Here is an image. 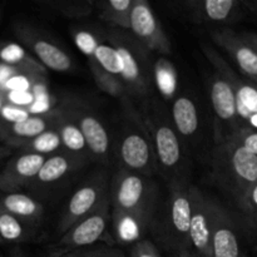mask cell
<instances>
[{
	"instance_id": "6da1fadb",
	"label": "cell",
	"mask_w": 257,
	"mask_h": 257,
	"mask_svg": "<svg viewBox=\"0 0 257 257\" xmlns=\"http://www.w3.org/2000/svg\"><path fill=\"white\" fill-rule=\"evenodd\" d=\"M212 173L218 186L241 210L248 191L257 183V156L227 137L213 150Z\"/></svg>"
},
{
	"instance_id": "7a4b0ae2",
	"label": "cell",
	"mask_w": 257,
	"mask_h": 257,
	"mask_svg": "<svg viewBox=\"0 0 257 257\" xmlns=\"http://www.w3.org/2000/svg\"><path fill=\"white\" fill-rule=\"evenodd\" d=\"M112 212H131L157 201V188L146 176L118 170L109 183Z\"/></svg>"
},
{
	"instance_id": "3957f363",
	"label": "cell",
	"mask_w": 257,
	"mask_h": 257,
	"mask_svg": "<svg viewBox=\"0 0 257 257\" xmlns=\"http://www.w3.org/2000/svg\"><path fill=\"white\" fill-rule=\"evenodd\" d=\"M109 221H112V207H110L109 193L97 206L94 211L75 223L64 235H62L57 243V255L72 252L75 250L92 246L97 241L104 237Z\"/></svg>"
},
{
	"instance_id": "277c9868",
	"label": "cell",
	"mask_w": 257,
	"mask_h": 257,
	"mask_svg": "<svg viewBox=\"0 0 257 257\" xmlns=\"http://www.w3.org/2000/svg\"><path fill=\"white\" fill-rule=\"evenodd\" d=\"M109 193V181L105 173H98L83 183L72 195L63 210L57 231L64 235L72 226L89 215Z\"/></svg>"
},
{
	"instance_id": "5b68a950",
	"label": "cell",
	"mask_w": 257,
	"mask_h": 257,
	"mask_svg": "<svg viewBox=\"0 0 257 257\" xmlns=\"http://www.w3.org/2000/svg\"><path fill=\"white\" fill-rule=\"evenodd\" d=\"M109 43L119 54L122 62V72L119 77L127 88L128 94L136 97L147 94L150 90V80L145 68L146 50L118 33L110 35Z\"/></svg>"
},
{
	"instance_id": "8992f818",
	"label": "cell",
	"mask_w": 257,
	"mask_h": 257,
	"mask_svg": "<svg viewBox=\"0 0 257 257\" xmlns=\"http://www.w3.org/2000/svg\"><path fill=\"white\" fill-rule=\"evenodd\" d=\"M202 50L208 62L215 67L216 72L220 73L232 85L236 94L237 114L241 125L257 130V85L241 80L240 77L225 62V59L220 57L212 48L202 45Z\"/></svg>"
},
{
	"instance_id": "52a82bcc",
	"label": "cell",
	"mask_w": 257,
	"mask_h": 257,
	"mask_svg": "<svg viewBox=\"0 0 257 257\" xmlns=\"http://www.w3.org/2000/svg\"><path fill=\"white\" fill-rule=\"evenodd\" d=\"M130 32L146 52L171 54V42L152 8L145 0H135L131 13Z\"/></svg>"
},
{
	"instance_id": "ba28073f",
	"label": "cell",
	"mask_w": 257,
	"mask_h": 257,
	"mask_svg": "<svg viewBox=\"0 0 257 257\" xmlns=\"http://www.w3.org/2000/svg\"><path fill=\"white\" fill-rule=\"evenodd\" d=\"M117 157L120 163V170L130 171L142 176H150L155 172L157 160L151 143L150 136L145 131H124L117 148Z\"/></svg>"
},
{
	"instance_id": "9c48e42d",
	"label": "cell",
	"mask_w": 257,
	"mask_h": 257,
	"mask_svg": "<svg viewBox=\"0 0 257 257\" xmlns=\"http://www.w3.org/2000/svg\"><path fill=\"white\" fill-rule=\"evenodd\" d=\"M191 228L190 242L200 257H212V226L215 201L203 195L200 188L190 186Z\"/></svg>"
},
{
	"instance_id": "30bf717a",
	"label": "cell",
	"mask_w": 257,
	"mask_h": 257,
	"mask_svg": "<svg viewBox=\"0 0 257 257\" xmlns=\"http://www.w3.org/2000/svg\"><path fill=\"white\" fill-rule=\"evenodd\" d=\"M191 196L190 186L181 181H175L171 187V196L167 207V228L171 240L182 250H188L191 228Z\"/></svg>"
},
{
	"instance_id": "8fae6325",
	"label": "cell",
	"mask_w": 257,
	"mask_h": 257,
	"mask_svg": "<svg viewBox=\"0 0 257 257\" xmlns=\"http://www.w3.org/2000/svg\"><path fill=\"white\" fill-rule=\"evenodd\" d=\"M148 128L157 165L166 172H175L183 162L182 143L175 127L167 122L156 119L148 124Z\"/></svg>"
},
{
	"instance_id": "7c38bea8",
	"label": "cell",
	"mask_w": 257,
	"mask_h": 257,
	"mask_svg": "<svg viewBox=\"0 0 257 257\" xmlns=\"http://www.w3.org/2000/svg\"><path fill=\"white\" fill-rule=\"evenodd\" d=\"M157 201L131 212H112L113 237L119 245H131L143 240L151 227Z\"/></svg>"
},
{
	"instance_id": "4fadbf2b",
	"label": "cell",
	"mask_w": 257,
	"mask_h": 257,
	"mask_svg": "<svg viewBox=\"0 0 257 257\" xmlns=\"http://www.w3.org/2000/svg\"><path fill=\"white\" fill-rule=\"evenodd\" d=\"M213 43L233 59L238 69L257 85V53L250 44L230 28H221L211 34Z\"/></svg>"
},
{
	"instance_id": "5bb4252c",
	"label": "cell",
	"mask_w": 257,
	"mask_h": 257,
	"mask_svg": "<svg viewBox=\"0 0 257 257\" xmlns=\"http://www.w3.org/2000/svg\"><path fill=\"white\" fill-rule=\"evenodd\" d=\"M210 97L216 122L230 127L231 135H233L242 127L237 114L235 90L228 80L217 72L210 80Z\"/></svg>"
},
{
	"instance_id": "9a60e30c",
	"label": "cell",
	"mask_w": 257,
	"mask_h": 257,
	"mask_svg": "<svg viewBox=\"0 0 257 257\" xmlns=\"http://www.w3.org/2000/svg\"><path fill=\"white\" fill-rule=\"evenodd\" d=\"M67 112L82 131L90 156L102 162L107 160L110 151V138L99 118L82 107L68 108Z\"/></svg>"
},
{
	"instance_id": "2e32d148",
	"label": "cell",
	"mask_w": 257,
	"mask_h": 257,
	"mask_svg": "<svg viewBox=\"0 0 257 257\" xmlns=\"http://www.w3.org/2000/svg\"><path fill=\"white\" fill-rule=\"evenodd\" d=\"M241 5L237 0H192L185 3L186 12L195 22L206 24H228L241 17Z\"/></svg>"
},
{
	"instance_id": "e0dca14e",
	"label": "cell",
	"mask_w": 257,
	"mask_h": 257,
	"mask_svg": "<svg viewBox=\"0 0 257 257\" xmlns=\"http://www.w3.org/2000/svg\"><path fill=\"white\" fill-rule=\"evenodd\" d=\"M235 223L230 213L215 202L212 226V257H241Z\"/></svg>"
},
{
	"instance_id": "ac0fdd59",
	"label": "cell",
	"mask_w": 257,
	"mask_h": 257,
	"mask_svg": "<svg viewBox=\"0 0 257 257\" xmlns=\"http://www.w3.org/2000/svg\"><path fill=\"white\" fill-rule=\"evenodd\" d=\"M87 162V160L75 157L64 151L55 153V155L47 157L39 173L33 181H35L37 185L43 186V187L57 186L63 180L70 177L73 173L84 167Z\"/></svg>"
},
{
	"instance_id": "d6986e66",
	"label": "cell",
	"mask_w": 257,
	"mask_h": 257,
	"mask_svg": "<svg viewBox=\"0 0 257 257\" xmlns=\"http://www.w3.org/2000/svg\"><path fill=\"white\" fill-rule=\"evenodd\" d=\"M55 130L59 133L63 151L75 157L89 161L90 156L82 131L74 122L67 109H58Z\"/></svg>"
},
{
	"instance_id": "ffe728a7",
	"label": "cell",
	"mask_w": 257,
	"mask_h": 257,
	"mask_svg": "<svg viewBox=\"0 0 257 257\" xmlns=\"http://www.w3.org/2000/svg\"><path fill=\"white\" fill-rule=\"evenodd\" d=\"M30 48L37 55L40 64L47 69L65 73L72 70L73 62L63 48L42 37H33L29 39Z\"/></svg>"
},
{
	"instance_id": "44dd1931",
	"label": "cell",
	"mask_w": 257,
	"mask_h": 257,
	"mask_svg": "<svg viewBox=\"0 0 257 257\" xmlns=\"http://www.w3.org/2000/svg\"><path fill=\"white\" fill-rule=\"evenodd\" d=\"M172 122L176 132L182 138H191L198 130V113L191 98L181 95L172 104Z\"/></svg>"
},
{
	"instance_id": "7402d4cb",
	"label": "cell",
	"mask_w": 257,
	"mask_h": 257,
	"mask_svg": "<svg viewBox=\"0 0 257 257\" xmlns=\"http://www.w3.org/2000/svg\"><path fill=\"white\" fill-rule=\"evenodd\" d=\"M133 3L135 0H105L94 2V8L103 22L123 30H130Z\"/></svg>"
},
{
	"instance_id": "603a6c76",
	"label": "cell",
	"mask_w": 257,
	"mask_h": 257,
	"mask_svg": "<svg viewBox=\"0 0 257 257\" xmlns=\"http://www.w3.org/2000/svg\"><path fill=\"white\" fill-rule=\"evenodd\" d=\"M47 156L37 153H25L15 160L10 171V183L18 185L20 182L32 181L37 177L40 168L44 165Z\"/></svg>"
},
{
	"instance_id": "cb8c5ba5",
	"label": "cell",
	"mask_w": 257,
	"mask_h": 257,
	"mask_svg": "<svg viewBox=\"0 0 257 257\" xmlns=\"http://www.w3.org/2000/svg\"><path fill=\"white\" fill-rule=\"evenodd\" d=\"M57 114L58 110H54V113L47 115H32L23 122L13 124L12 132L19 138L33 140L42 133L55 127Z\"/></svg>"
},
{
	"instance_id": "d4e9b609",
	"label": "cell",
	"mask_w": 257,
	"mask_h": 257,
	"mask_svg": "<svg viewBox=\"0 0 257 257\" xmlns=\"http://www.w3.org/2000/svg\"><path fill=\"white\" fill-rule=\"evenodd\" d=\"M5 210L13 216L23 218H37L43 215V207L38 201L23 193H10L3 201Z\"/></svg>"
},
{
	"instance_id": "484cf974",
	"label": "cell",
	"mask_w": 257,
	"mask_h": 257,
	"mask_svg": "<svg viewBox=\"0 0 257 257\" xmlns=\"http://www.w3.org/2000/svg\"><path fill=\"white\" fill-rule=\"evenodd\" d=\"M155 80L158 90L166 99H171L177 90V72L167 59H158L155 64Z\"/></svg>"
},
{
	"instance_id": "4316f807",
	"label": "cell",
	"mask_w": 257,
	"mask_h": 257,
	"mask_svg": "<svg viewBox=\"0 0 257 257\" xmlns=\"http://www.w3.org/2000/svg\"><path fill=\"white\" fill-rule=\"evenodd\" d=\"M88 63H89V67L92 69V74L94 77L95 84H97V87L100 90L115 98H124L128 94L127 88H125L124 83L122 82L120 77L105 72L104 69H102L98 65L95 60Z\"/></svg>"
},
{
	"instance_id": "83f0119b",
	"label": "cell",
	"mask_w": 257,
	"mask_h": 257,
	"mask_svg": "<svg viewBox=\"0 0 257 257\" xmlns=\"http://www.w3.org/2000/svg\"><path fill=\"white\" fill-rule=\"evenodd\" d=\"M28 141H29L28 147L32 151L30 153H37V155H43L49 157V156L55 155V153L63 152L62 141H60L59 133L55 130V127L42 133V135L33 138V140Z\"/></svg>"
},
{
	"instance_id": "f1b7e54d",
	"label": "cell",
	"mask_w": 257,
	"mask_h": 257,
	"mask_svg": "<svg viewBox=\"0 0 257 257\" xmlns=\"http://www.w3.org/2000/svg\"><path fill=\"white\" fill-rule=\"evenodd\" d=\"M0 59L9 65L24 64L34 69V72L39 74H45V68L40 64L39 62H35L32 58H29L25 53L24 48L20 47L19 44H8L0 49Z\"/></svg>"
},
{
	"instance_id": "f546056e",
	"label": "cell",
	"mask_w": 257,
	"mask_h": 257,
	"mask_svg": "<svg viewBox=\"0 0 257 257\" xmlns=\"http://www.w3.org/2000/svg\"><path fill=\"white\" fill-rule=\"evenodd\" d=\"M93 60H95L98 63V65L102 69H104L105 72L118 75V77L120 75V72H122V62H120V58L117 49L110 43L109 44L100 43L98 45L97 50H95L94 59Z\"/></svg>"
},
{
	"instance_id": "4dcf8cb0",
	"label": "cell",
	"mask_w": 257,
	"mask_h": 257,
	"mask_svg": "<svg viewBox=\"0 0 257 257\" xmlns=\"http://www.w3.org/2000/svg\"><path fill=\"white\" fill-rule=\"evenodd\" d=\"M54 10L59 12L67 18H84L95 10L94 2H54L52 4Z\"/></svg>"
},
{
	"instance_id": "1f68e13d",
	"label": "cell",
	"mask_w": 257,
	"mask_h": 257,
	"mask_svg": "<svg viewBox=\"0 0 257 257\" xmlns=\"http://www.w3.org/2000/svg\"><path fill=\"white\" fill-rule=\"evenodd\" d=\"M73 39H74V43L78 49L87 57L88 62L94 59L95 50H97L100 42L93 33L83 29L75 30V32H73Z\"/></svg>"
},
{
	"instance_id": "d6a6232c",
	"label": "cell",
	"mask_w": 257,
	"mask_h": 257,
	"mask_svg": "<svg viewBox=\"0 0 257 257\" xmlns=\"http://www.w3.org/2000/svg\"><path fill=\"white\" fill-rule=\"evenodd\" d=\"M23 226L17 217L10 213L0 215V237L7 241H17L22 238Z\"/></svg>"
},
{
	"instance_id": "836d02e7",
	"label": "cell",
	"mask_w": 257,
	"mask_h": 257,
	"mask_svg": "<svg viewBox=\"0 0 257 257\" xmlns=\"http://www.w3.org/2000/svg\"><path fill=\"white\" fill-rule=\"evenodd\" d=\"M230 137H232L246 151L257 156V130H252V128L248 127H241L240 130L236 131Z\"/></svg>"
},
{
	"instance_id": "e575fe53",
	"label": "cell",
	"mask_w": 257,
	"mask_h": 257,
	"mask_svg": "<svg viewBox=\"0 0 257 257\" xmlns=\"http://www.w3.org/2000/svg\"><path fill=\"white\" fill-rule=\"evenodd\" d=\"M240 211L246 216V218L251 223L257 225V183H255L251 187V190L248 191L245 202H243Z\"/></svg>"
},
{
	"instance_id": "d590c367",
	"label": "cell",
	"mask_w": 257,
	"mask_h": 257,
	"mask_svg": "<svg viewBox=\"0 0 257 257\" xmlns=\"http://www.w3.org/2000/svg\"><path fill=\"white\" fill-rule=\"evenodd\" d=\"M0 114L4 119H7L8 122L13 123H20L23 120L28 119L30 115V110L25 109L23 107H18V105H4L2 107V110H0Z\"/></svg>"
},
{
	"instance_id": "8d00e7d4",
	"label": "cell",
	"mask_w": 257,
	"mask_h": 257,
	"mask_svg": "<svg viewBox=\"0 0 257 257\" xmlns=\"http://www.w3.org/2000/svg\"><path fill=\"white\" fill-rule=\"evenodd\" d=\"M60 257H123L117 250H107V248H99V250H75L68 252Z\"/></svg>"
},
{
	"instance_id": "74e56055",
	"label": "cell",
	"mask_w": 257,
	"mask_h": 257,
	"mask_svg": "<svg viewBox=\"0 0 257 257\" xmlns=\"http://www.w3.org/2000/svg\"><path fill=\"white\" fill-rule=\"evenodd\" d=\"M131 257H161L157 247L150 240H141L135 243Z\"/></svg>"
},
{
	"instance_id": "f35d334b",
	"label": "cell",
	"mask_w": 257,
	"mask_h": 257,
	"mask_svg": "<svg viewBox=\"0 0 257 257\" xmlns=\"http://www.w3.org/2000/svg\"><path fill=\"white\" fill-rule=\"evenodd\" d=\"M4 87L10 92H29L30 82L24 75H13Z\"/></svg>"
},
{
	"instance_id": "ab89813d",
	"label": "cell",
	"mask_w": 257,
	"mask_h": 257,
	"mask_svg": "<svg viewBox=\"0 0 257 257\" xmlns=\"http://www.w3.org/2000/svg\"><path fill=\"white\" fill-rule=\"evenodd\" d=\"M10 102L18 107H23V105H29L34 103L35 97L33 93L30 92H9L8 94Z\"/></svg>"
},
{
	"instance_id": "60d3db41",
	"label": "cell",
	"mask_w": 257,
	"mask_h": 257,
	"mask_svg": "<svg viewBox=\"0 0 257 257\" xmlns=\"http://www.w3.org/2000/svg\"><path fill=\"white\" fill-rule=\"evenodd\" d=\"M13 77V68L8 65H0V84L5 85V83Z\"/></svg>"
},
{
	"instance_id": "b9f144b4",
	"label": "cell",
	"mask_w": 257,
	"mask_h": 257,
	"mask_svg": "<svg viewBox=\"0 0 257 257\" xmlns=\"http://www.w3.org/2000/svg\"><path fill=\"white\" fill-rule=\"evenodd\" d=\"M243 39L252 47V49L257 53V34L256 33H241Z\"/></svg>"
},
{
	"instance_id": "7bdbcfd3",
	"label": "cell",
	"mask_w": 257,
	"mask_h": 257,
	"mask_svg": "<svg viewBox=\"0 0 257 257\" xmlns=\"http://www.w3.org/2000/svg\"><path fill=\"white\" fill-rule=\"evenodd\" d=\"M243 7L247 8L250 12H252L253 14L257 15V0H255V2H242Z\"/></svg>"
},
{
	"instance_id": "ee69618b",
	"label": "cell",
	"mask_w": 257,
	"mask_h": 257,
	"mask_svg": "<svg viewBox=\"0 0 257 257\" xmlns=\"http://www.w3.org/2000/svg\"><path fill=\"white\" fill-rule=\"evenodd\" d=\"M177 257H200V256H198L197 253L191 252L190 250H182V251H180V255H178Z\"/></svg>"
},
{
	"instance_id": "f6af8a7d",
	"label": "cell",
	"mask_w": 257,
	"mask_h": 257,
	"mask_svg": "<svg viewBox=\"0 0 257 257\" xmlns=\"http://www.w3.org/2000/svg\"><path fill=\"white\" fill-rule=\"evenodd\" d=\"M241 257H248V256L245 255V253H242V256H241Z\"/></svg>"
},
{
	"instance_id": "bcb514c9",
	"label": "cell",
	"mask_w": 257,
	"mask_h": 257,
	"mask_svg": "<svg viewBox=\"0 0 257 257\" xmlns=\"http://www.w3.org/2000/svg\"><path fill=\"white\" fill-rule=\"evenodd\" d=\"M0 110H2V107H0Z\"/></svg>"
}]
</instances>
